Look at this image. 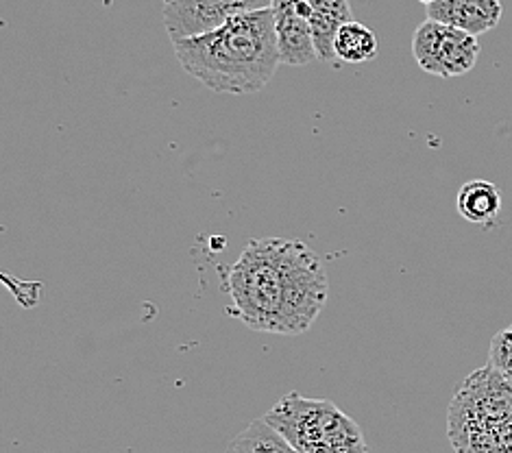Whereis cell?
I'll list each match as a JSON object with an SVG mask.
<instances>
[{"label": "cell", "mask_w": 512, "mask_h": 453, "mask_svg": "<svg viewBox=\"0 0 512 453\" xmlns=\"http://www.w3.org/2000/svg\"><path fill=\"white\" fill-rule=\"evenodd\" d=\"M227 314L253 332L299 336L316 323L329 297L321 257L288 238H255L229 268Z\"/></svg>", "instance_id": "cell-1"}, {"label": "cell", "mask_w": 512, "mask_h": 453, "mask_svg": "<svg viewBox=\"0 0 512 453\" xmlns=\"http://www.w3.org/2000/svg\"><path fill=\"white\" fill-rule=\"evenodd\" d=\"M190 77L216 94L264 90L282 64L273 9L231 18L223 27L173 42Z\"/></svg>", "instance_id": "cell-2"}, {"label": "cell", "mask_w": 512, "mask_h": 453, "mask_svg": "<svg viewBox=\"0 0 512 453\" xmlns=\"http://www.w3.org/2000/svg\"><path fill=\"white\" fill-rule=\"evenodd\" d=\"M456 453H512V382L493 366L462 379L447 410Z\"/></svg>", "instance_id": "cell-3"}, {"label": "cell", "mask_w": 512, "mask_h": 453, "mask_svg": "<svg viewBox=\"0 0 512 453\" xmlns=\"http://www.w3.org/2000/svg\"><path fill=\"white\" fill-rule=\"evenodd\" d=\"M262 419L301 453H369L360 425L327 399L288 393Z\"/></svg>", "instance_id": "cell-4"}, {"label": "cell", "mask_w": 512, "mask_h": 453, "mask_svg": "<svg viewBox=\"0 0 512 453\" xmlns=\"http://www.w3.org/2000/svg\"><path fill=\"white\" fill-rule=\"evenodd\" d=\"M412 55L428 75L454 79L467 75L478 64L480 44L478 38L467 31L436 20H425L414 31Z\"/></svg>", "instance_id": "cell-5"}, {"label": "cell", "mask_w": 512, "mask_h": 453, "mask_svg": "<svg viewBox=\"0 0 512 453\" xmlns=\"http://www.w3.org/2000/svg\"><path fill=\"white\" fill-rule=\"evenodd\" d=\"M170 42L223 27L231 18L271 9L273 0H162Z\"/></svg>", "instance_id": "cell-6"}, {"label": "cell", "mask_w": 512, "mask_h": 453, "mask_svg": "<svg viewBox=\"0 0 512 453\" xmlns=\"http://www.w3.org/2000/svg\"><path fill=\"white\" fill-rule=\"evenodd\" d=\"M279 57L284 66H308L319 59L310 31L308 0H273Z\"/></svg>", "instance_id": "cell-7"}, {"label": "cell", "mask_w": 512, "mask_h": 453, "mask_svg": "<svg viewBox=\"0 0 512 453\" xmlns=\"http://www.w3.org/2000/svg\"><path fill=\"white\" fill-rule=\"evenodd\" d=\"M502 14V0H436L428 5V20L449 24L475 38L493 31L502 20Z\"/></svg>", "instance_id": "cell-8"}, {"label": "cell", "mask_w": 512, "mask_h": 453, "mask_svg": "<svg viewBox=\"0 0 512 453\" xmlns=\"http://www.w3.org/2000/svg\"><path fill=\"white\" fill-rule=\"evenodd\" d=\"M310 5V31L316 55L321 61L336 59L334 40L340 27L353 20L349 0H308Z\"/></svg>", "instance_id": "cell-9"}, {"label": "cell", "mask_w": 512, "mask_h": 453, "mask_svg": "<svg viewBox=\"0 0 512 453\" xmlns=\"http://www.w3.org/2000/svg\"><path fill=\"white\" fill-rule=\"evenodd\" d=\"M458 214L473 225H493L502 212V192L493 181L473 179L458 190L456 197Z\"/></svg>", "instance_id": "cell-10"}, {"label": "cell", "mask_w": 512, "mask_h": 453, "mask_svg": "<svg viewBox=\"0 0 512 453\" xmlns=\"http://www.w3.org/2000/svg\"><path fill=\"white\" fill-rule=\"evenodd\" d=\"M377 48H380V42H377L375 31L356 20L340 27L334 40L336 59L345 61V64H367L377 57Z\"/></svg>", "instance_id": "cell-11"}, {"label": "cell", "mask_w": 512, "mask_h": 453, "mask_svg": "<svg viewBox=\"0 0 512 453\" xmlns=\"http://www.w3.org/2000/svg\"><path fill=\"white\" fill-rule=\"evenodd\" d=\"M292 451L295 449L286 443L284 436L279 434L275 427L268 425L264 419L251 421L227 447V453H292Z\"/></svg>", "instance_id": "cell-12"}, {"label": "cell", "mask_w": 512, "mask_h": 453, "mask_svg": "<svg viewBox=\"0 0 512 453\" xmlns=\"http://www.w3.org/2000/svg\"><path fill=\"white\" fill-rule=\"evenodd\" d=\"M489 366L512 382V325L497 332L491 340Z\"/></svg>", "instance_id": "cell-13"}, {"label": "cell", "mask_w": 512, "mask_h": 453, "mask_svg": "<svg viewBox=\"0 0 512 453\" xmlns=\"http://www.w3.org/2000/svg\"><path fill=\"white\" fill-rule=\"evenodd\" d=\"M421 3L425 5V7H428V5H432V3H436V0H421Z\"/></svg>", "instance_id": "cell-14"}, {"label": "cell", "mask_w": 512, "mask_h": 453, "mask_svg": "<svg viewBox=\"0 0 512 453\" xmlns=\"http://www.w3.org/2000/svg\"><path fill=\"white\" fill-rule=\"evenodd\" d=\"M292 453H301V451H297V449H295V451H292Z\"/></svg>", "instance_id": "cell-15"}]
</instances>
